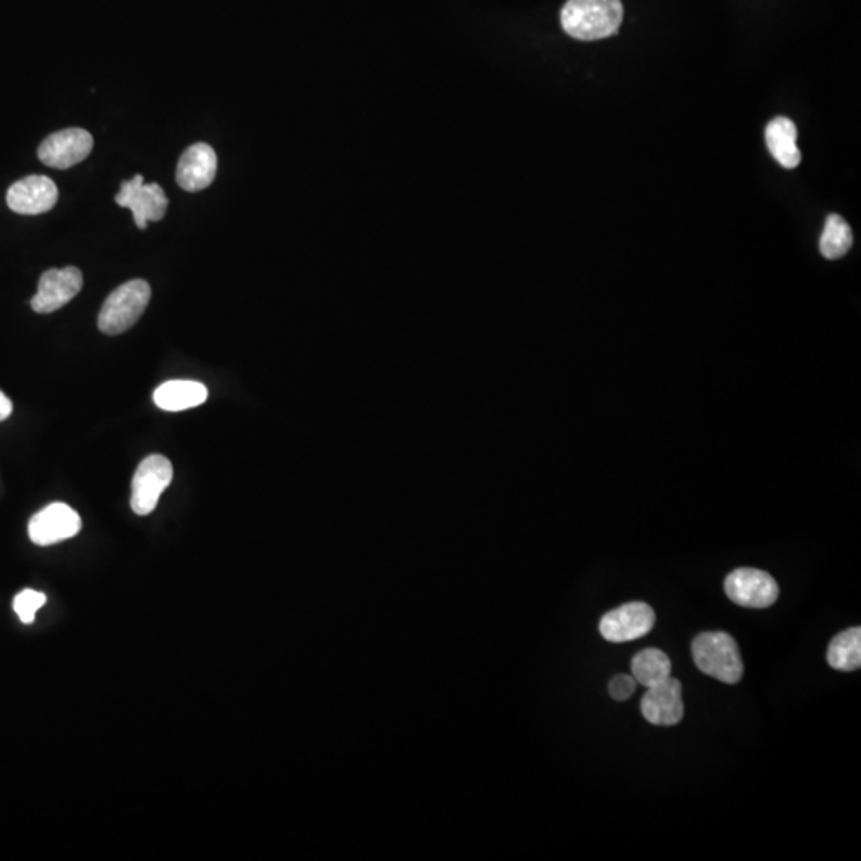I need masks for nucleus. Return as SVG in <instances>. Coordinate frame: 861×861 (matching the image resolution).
I'll list each match as a JSON object with an SVG mask.
<instances>
[{
	"mask_svg": "<svg viewBox=\"0 0 861 861\" xmlns=\"http://www.w3.org/2000/svg\"><path fill=\"white\" fill-rule=\"evenodd\" d=\"M622 20L621 0H568L560 13L565 33L584 42L615 36Z\"/></svg>",
	"mask_w": 861,
	"mask_h": 861,
	"instance_id": "obj_1",
	"label": "nucleus"
},
{
	"mask_svg": "<svg viewBox=\"0 0 861 861\" xmlns=\"http://www.w3.org/2000/svg\"><path fill=\"white\" fill-rule=\"evenodd\" d=\"M693 659L697 669L711 679L727 684L740 682L744 675L740 649L726 632H706L694 638Z\"/></svg>",
	"mask_w": 861,
	"mask_h": 861,
	"instance_id": "obj_2",
	"label": "nucleus"
},
{
	"mask_svg": "<svg viewBox=\"0 0 861 861\" xmlns=\"http://www.w3.org/2000/svg\"><path fill=\"white\" fill-rule=\"evenodd\" d=\"M151 286L144 279H131L115 289L102 305L98 326L105 335L127 332L141 318L151 302Z\"/></svg>",
	"mask_w": 861,
	"mask_h": 861,
	"instance_id": "obj_3",
	"label": "nucleus"
},
{
	"mask_svg": "<svg viewBox=\"0 0 861 861\" xmlns=\"http://www.w3.org/2000/svg\"><path fill=\"white\" fill-rule=\"evenodd\" d=\"M172 461L163 455H151L139 465L131 483V509L149 516L159 505L160 496L173 482Z\"/></svg>",
	"mask_w": 861,
	"mask_h": 861,
	"instance_id": "obj_4",
	"label": "nucleus"
},
{
	"mask_svg": "<svg viewBox=\"0 0 861 861\" xmlns=\"http://www.w3.org/2000/svg\"><path fill=\"white\" fill-rule=\"evenodd\" d=\"M118 206L131 210L136 226L145 230L148 223H159L168 211V197L156 182L144 183L141 175L122 182L115 197Z\"/></svg>",
	"mask_w": 861,
	"mask_h": 861,
	"instance_id": "obj_5",
	"label": "nucleus"
},
{
	"mask_svg": "<svg viewBox=\"0 0 861 861\" xmlns=\"http://www.w3.org/2000/svg\"><path fill=\"white\" fill-rule=\"evenodd\" d=\"M724 592L735 605L755 609L771 607L781 594L774 578L757 568H738L727 574Z\"/></svg>",
	"mask_w": 861,
	"mask_h": 861,
	"instance_id": "obj_6",
	"label": "nucleus"
},
{
	"mask_svg": "<svg viewBox=\"0 0 861 861\" xmlns=\"http://www.w3.org/2000/svg\"><path fill=\"white\" fill-rule=\"evenodd\" d=\"M93 136L81 128L53 132L39 145L40 162L54 169H69L88 159L93 151Z\"/></svg>",
	"mask_w": 861,
	"mask_h": 861,
	"instance_id": "obj_7",
	"label": "nucleus"
},
{
	"mask_svg": "<svg viewBox=\"0 0 861 861\" xmlns=\"http://www.w3.org/2000/svg\"><path fill=\"white\" fill-rule=\"evenodd\" d=\"M655 609L643 602H632L607 612L598 629L608 642L625 643L648 635L655 628Z\"/></svg>",
	"mask_w": 861,
	"mask_h": 861,
	"instance_id": "obj_8",
	"label": "nucleus"
},
{
	"mask_svg": "<svg viewBox=\"0 0 861 861\" xmlns=\"http://www.w3.org/2000/svg\"><path fill=\"white\" fill-rule=\"evenodd\" d=\"M81 529L80 516L64 503H53L43 507L30 519L27 533L37 546H51L71 540Z\"/></svg>",
	"mask_w": 861,
	"mask_h": 861,
	"instance_id": "obj_9",
	"label": "nucleus"
},
{
	"mask_svg": "<svg viewBox=\"0 0 861 861\" xmlns=\"http://www.w3.org/2000/svg\"><path fill=\"white\" fill-rule=\"evenodd\" d=\"M84 275L76 267L51 268L40 277L39 291L30 301L34 312L49 315L69 304L81 291Z\"/></svg>",
	"mask_w": 861,
	"mask_h": 861,
	"instance_id": "obj_10",
	"label": "nucleus"
},
{
	"mask_svg": "<svg viewBox=\"0 0 861 861\" xmlns=\"http://www.w3.org/2000/svg\"><path fill=\"white\" fill-rule=\"evenodd\" d=\"M56 183L47 176H27L10 187L7 192V204L10 210L23 216H37L49 213L58 203Z\"/></svg>",
	"mask_w": 861,
	"mask_h": 861,
	"instance_id": "obj_11",
	"label": "nucleus"
},
{
	"mask_svg": "<svg viewBox=\"0 0 861 861\" xmlns=\"http://www.w3.org/2000/svg\"><path fill=\"white\" fill-rule=\"evenodd\" d=\"M682 689V683L673 676L648 687L642 699V713L646 721L663 727L679 724L684 714Z\"/></svg>",
	"mask_w": 861,
	"mask_h": 861,
	"instance_id": "obj_12",
	"label": "nucleus"
},
{
	"mask_svg": "<svg viewBox=\"0 0 861 861\" xmlns=\"http://www.w3.org/2000/svg\"><path fill=\"white\" fill-rule=\"evenodd\" d=\"M217 173V155L211 145L199 142L180 155L176 180L186 192H200L213 183Z\"/></svg>",
	"mask_w": 861,
	"mask_h": 861,
	"instance_id": "obj_13",
	"label": "nucleus"
},
{
	"mask_svg": "<svg viewBox=\"0 0 861 861\" xmlns=\"http://www.w3.org/2000/svg\"><path fill=\"white\" fill-rule=\"evenodd\" d=\"M210 391L200 381L172 380L160 384L153 393V403L166 411H182L206 403Z\"/></svg>",
	"mask_w": 861,
	"mask_h": 861,
	"instance_id": "obj_14",
	"label": "nucleus"
},
{
	"mask_svg": "<svg viewBox=\"0 0 861 861\" xmlns=\"http://www.w3.org/2000/svg\"><path fill=\"white\" fill-rule=\"evenodd\" d=\"M796 138H798V129L789 118H775L765 128L769 151L786 169L796 168L801 163V152L796 145Z\"/></svg>",
	"mask_w": 861,
	"mask_h": 861,
	"instance_id": "obj_15",
	"label": "nucleus"
},
{
	"mask_svg": "<svg viewBox=\"0 0 861 861\" xmlns=\"http://www.w3.org/2000/svg\"><path fill=\"white\" fill-rule=\"evenodd\" d=\"M632 676L642 686H656L672 676V662L660 649H643L632 659Z\"/></svg>",
	"mask_w": 861,
	"mask_h": 861,
	"instance_id": "obj_16",
	"label": "nucleus"
},
{
	"mask_svg": "<svg viewBox=\"0 0 861 861\" xmlns=\"http://www.w3.org/2000/svg\"><path fill=\"white\" fill-rule=\"evenodd\" d=\"M830 667L840 672H853L861 666V629H847L836 635L826 653Z\"/></svg>",
	"mask_w": 861,
	"mask_h": 861,
	"instance_id": "obj_17",
	"label": "nucleus"
},
{
	"mask_svg": "<svg viewBox=\"0 0 861 861\" xmlns=\"http://www.w3.org/2000/svg\"><path fill=\"white\" fill-rule=\"evenodd\" d=\"M852 244L853 235L849 224L837 214L826 217L825 230H823L822 240H820V253L823 254V257L830 258V261L844 257L849 253Z\"/></svg>",
	"mask_w": 861,
	"mask_h": 861,
	"instance_id": "obj_18",
	"label": "nucleus"
},
{
	"mask_svg": "<svg viewBox=\"0 0 861 861\" xmlns=\"http://www.w3.org/2000/svg\"><path fill=\"white\" fill-rule=\"evenodd\" d=\"M46 604V594L33 591V588H26L22 594L16 595L15 600H13V609H15L18 618L22 619L23 624H33L36 621V612Z\"/></svg>",
	"mask_w": 861,
	"mask_h": 861,
	"instance_id": "obj_19",
	"label": "nucleus"
},
{
	"mask_svg": "<svg viewBox=\"0 0 861 861\" xmlns=\"http://www.w3.org/2000/svg\"><path fill=\"white\" fill-rule=\"evenodd\" d=\"M636 689V680L631 675H616L608 684L609 696L618 702L631 699Z\"/></svg>",
	"mask_w": 861,
	"mask_h": 861,
	"instance_id": "obj_20",
	"label": "nucleus"
},
{
	"mask_svg": "<svg viewBox=\"0 0 861 861\" xmlns=\"http://www.w3.org/2000/svg\"><path fill=\"white\" fill-rule=\"evenodd\" d=\"M13 404L5 394L0 391V421H5L12 415Z\"/></svg>",
	"mask_w": 861,
	"mask_h": 861,
	"instance_id": "obj_21",
	"label": "nucleus"
}]
</instances>
